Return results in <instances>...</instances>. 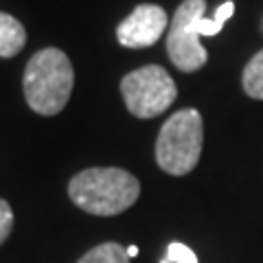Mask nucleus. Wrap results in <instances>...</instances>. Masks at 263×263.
<instances>
[{
	"mask_svg": "<svg viewBox=\"0 0 263 263\" xmlns=\"http://www.w3.org/2000/svg\"><path fill=\"white\" fill-rule=\"evenodd\" d=\"M204 11H206V0H184L171 20L167 53L174 66L182 72H195L206 64L209 53L200 44V37L217 35L235 13V3L226 0L224 5H219L213 18H204Z\"/></svg>",
	"mask_w": 263,
	"mask_h": 263,
	"instance_id": "f257e3e1",
	"label": "nucleus"
},
{
	"mask_svg": "<svg viewBox=\"0 0 263 263\" xmlns=\"http://www.w3.org/2000/svg\"><path fill=\"white\" fill-rule=\"evenodd\" d=\"M68 195L75 206L90 215H119L141 195V182L134 174L117 167L84 169L70 180Z\"/></svg>",
	"mask_w": 263,
	"mask_h": 263,
	"instance_id": "f03ea898",
	"label": "nucleus"
},
{
	"mask_svg": "<svg viewBox=\"0 0 263 263\" xmlns=\"http://www.w3.org/2000/svg\"><path fill=\"white\" fill-rule=\"evenodd\" d=\"M75 86V70L68 55L60 48H42L29 60L24 68V99L33 112L42 117L60 114L70 99Z\"/></svg>",
	"mask_w": 263,
	"mask_h": 263,
	"instance_id": "7ed1b4c3",
	"label": "nucleus"
},
{
	"mask_svg": "<svg viewBox=\"0 0 263 263\" xmlns=\"http://www.w3.org/2000/svg\"><path fill=\"white\" fill-rule=\"evenodd\" d=\"M204 123L202 114L193 108L174 112L164 121L156 141V162L164 174L184 176L195 169L202 156Z\"/></svg>",
	"mask_w": 263,
	"mask_h": 263,
	"instance_id": "20e7f679",
	"label": "nucleus"
},
{
	"mask_svg": "<svg viewBox=\"0 0 263 263\" xmlns=\"http://www.w3.org/2000/svg\"><path fill=\"white\" fill-rule=\"evenodd\" d=\"M121 95L127 110L138 119H154L171 108L178 97L176 81L160 66H143L121 81Z\"/></svg>",
	"mask_w": 263,
	"mask_h": 263,
	"instance_id": "39448f33",
	"label": "nucleus"
},
{
	"mask_svg": "<svg viewBox=\"0 0 263 263\" xmlns=\"http://www.w3.org/2000/svg\"><path fill=\"white\" fill-rule=\"evenodd\" d=\"M169 24L167 11L158 5H138L125 20L119 24L117 37L121 46L127 48H147L160 40Z\"/></svg>",
	"mask_w": 263,
	"mask_h": 263,
	"instance_id": "423d86ee",
	"label": "nucleus"
},
{
	"mask_svg": "<svg viewBox=\"0 0 263 263\" xmlns=\"http://www.w3.org/2000/svg\"><path fill=\"white\" fill-rule=\"evenodd\" d=\"M27 44V31L11 13L0 11V57H15Z\"/></svg>",
	"mask_w": 263,
	"mask_h": 263,
	"instance_id": "0eeeda50",
	"label": "nucleus"
},
{
	"mask_svg": "<svg viewBox=\"0 0 263 263\" xmlns=\"http://www.w3.org/2000/svg\"><path fill=\"white\" fill-rule=\"evenodd\" d=\"M241 84L246 95L252 99H263V48L246 64L243 75H241Z\"/></svg>",
	"mask_w": 263,
	"mask_h": 263,
	"instance_id": "6e6552de",
	"label": "nucleus"
},
{
	"mask_svg": "<svg viewBox=\"0 0 263 263\" xmlns=\"http://www.w3.org/2000/svg\"><path fill=\"white\" fill-rule=\"evenodd\" d=\"M77 263H129V257L121 243H99L97 248L88 250Z\"/></svg>",
	"mask_w": 263,
	"mask_h": 263,
	"instance_id": "1a4fd4ad",
	"label": "nucleus"
},
{
	"mask_svg": "<svg viewBox=\"0 0 263 263\" xmlns=\"http://www.w3.org/2000/svg\"><path fill=\"white\" fill-rule=\"evenodd\" d=\"M160 263H197V257L182 241H171L167 246V254L162 257Z\"/></svg>",
	"mask_w": 263,
	"mask_h": 263,
	"instance_id": "9d476101",
	"label": "nucleus"
},
{
	"mask_svg": "<svg viewBox=\"0 0 263 263\" xmlns=\"http://www.w3.org/2000/svg\"><path fill=\"white\" fill-rule=\"evenodd\" d=\"M11 230H13V211L9 202L0 197V246L9 239Z\"/></svg>",
	"mask_w": 263,
	"mask_h": 263,
	"instance_id": "9b49d317",
	"label": "nucleus"
},
{
	"mask_svg": "<svg viewBox=\"0 0 263 263\" xmlns=\"http://www.w3.org/2000/svg\"><path fill=\"white\" fill-rule=\"evenodd\" d=\"M125 252H127V257H129V259H132V257H138V248H136V246H127Z\"/></svg>",
	"mask_w": 263,
	"mask_h": 263,
	"instance_id": "f8f14e48",
	"label": "nucleus"
},
{
	"mask_svg": "<svg viewBox=\"0 0 263 263\" xmlns=\"http://www.w3.org/2000/svg\"><path fill=\"white\" fill-rule=\"evenodd\" d=\"M261 29H263V24H261Z\"/></svg>",
	"mask_w": 263,
	"mask_h": 263,
	"instance_id": "ddd939ff",
	"label": "nucleus"
}]
</instances>
